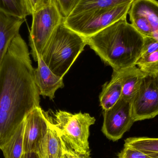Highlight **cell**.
<instances>
[{
    "mask_svg": "<svg viewBox=\"0 0 158 158\" xmlns=\"http://www.w3.org/2000/svg\"><path fill=\"white\" fill-rule=\"evenodd\" d=\"M40 94L27 43L18 34L0 66V149L33 109Z\"/></svg>",
    "mask_w": 158,
    "mask_h": 158,
    "instance_id": "cell-1",
    "label": "cell"
},
{
    "mask_svg": "<svg viewBox=\"0 0 158 158\" xmlns=\"http://www.w3.org/2000/svg\"><path fill=\"white\" fill-rule=\"evenodd\" d=\"M126 18L85 38L87 45L116 71L136 66L143 46L144 37Z\"/></svg>",
    "mask_w": 158,
    "mask_h": 158,
    "instance_id": "cell-2",
    "label": "cell"
},
{
    "mask_svg": "<svg viewBox=\"0 0 158 158\" xmlns=\"http://www.w3.org/2000/svg\"><path fill=\"white\" fill-rule=\"evenodd\" d=\"M86 45L85 38L63 22L48 41L41 57L55 75L63 78Z\"/></svg>",
    "mask_w": 158,
    "mask_h": 158,
    "instance_id": "cell-3",
    "label": "cell"
},
{
    "mask_svg": "<svg viewBox=\"0 0 158 158\" xmlns=\"http://www.w3.org/2000/svg\"><path fill=\"white\" fill-rule=\"evenodd\" d=\"M132 2L69 15L64 18L63 23L81 36L88 38L127 17Z\"/></svg>",
    "mask_w": 158,
    "mask_h": 158,
    "instance_id": "cell-4",
    "label": "cell"
},
{
    "mask_svg": "<svg viewBox=\"0 0 158 158\" xmlns=\"http://www.w3.org/2000/svg\"><path fill=\"white\" fill-rule=\"evenodd\" d=\"M55 127L64 142L72 149L82 154L90 152L88 138L90 127L94 124L95 118L88 113L72 114L57 110L54 114Z\"/></svg>",
    "mask_w": 158,
    "mask_h": 158,
    "instance_id": "cell-5",
    "label": "cell"
},
{
    "mask_svg": "<svg viewBox=\"0 0 158 158\" xmlns=\"http://www.w3.org/2000/svg\"><path fill=\"white\" fill-rule=\"evenodd\" d=\"M31 29L29 36L31 54L37 62L48 41L63 23L64 17L55 0L49 6L41 8L31 15Z\"/></svg>",
    "mask_w": 158,
    "mask_h": 158,
    "instance_id": "cell-6",
    "label": "cell"
},
{
    "mask_svg": "<svg viewBox=\"0 0 158 158\" xmlns=\"http://www.w3.org/2000/svg\"><path fill=\"white\" fill-rule=\"evenodd\" d=\"M102 132L107 138L116 142L122 138L135 122L131 111V102L121 98L113 107L103 110Z\"/></svg>",
    "mask_w": 158,
    "mask_h": 158,
    "instance_id": "cell-7",
    "label": "cell"
},
{
    "mask_svg": "<svg viewBox=\"0 0 158 158\" xmlns=\"http://www.w3.org/2000/svg\"><path fill=\"white\" fill-rule=\"evenodd\" d=\"M135 122L153 118L158 115V83L147 76L139 91L131 101Z\"/></svg>",
    "mask_w": 158,
    "mask_h": 158,
    "instance_id": "cell-8",
    "label": "cell"
},
{
    "mask_svg": "<svg viewBox=\"0 0 158 158\" xmlns=\"http://www.w3.org/2000/svg\"><path fill=\"white\" fill-rule=\"evenodd\" d=\"M131 24L143 36L158 39V2L134 0L128 12Z\"/></svg>",
    "mask_w": 158,
    "mask_h": 158,
    "instance_id": "cell-9",
    "label": "cell"
},
{
    "mask_svg": "<svg viewBox=\"0 0 158 158\" xmlns=\"http://www.w3.org/2000/svg\"><path fill=\"white\" fill-rule=\"evenodd\" d=\"M50 117L40 106L33 109L24 119V153L36 152L49 127Z\"/></svg>",
    "mask_w": 158,
    "mask_h": 158,
    "instance_id": "cell-10",
    "label": "cell"
},
{
    "mask_svg": "<svg viewBox=\"0 0 158 158\" xmlns=\"http://www.w3.org/2000/svg\"><path fill=\"white\" fill-rule=\"evenodd\" d=\"M38 67L34 69V79L40 95L53 99L56 92L64 86L63 78L54 74L41 57L37 60Z\"/></svg>",
    "mask_w": 158,
    "mask_h": 158,
    "instance_id": "cell-11",
    "label": "cell"
},
{
    "mask_svg": "<svg viewBox=\"0 0 158 158\" xmlns=\"http://www.w3.org/2000/svg\"><path fill=\"white\" fill-rule=\"evenodd\" d=\"M65 145L50 117L48 131L40 141L36 153L40 158H62Z\"/></svg>",
    "mask_w": 158,
    "mask_h": 158,
    "instance_id": "cell-12",
    "label": "cell"
},
{
    "mask_svg": "<svg viewBox=\"0 0 158 158\" xmlns=\"http://www.w3.org/2000/svg\"><path fill=\"white\" fill-rule=\"evenodd\" d=\"M25 19L12 16L0 12V66L7 49L19 30Z\"/></svg>",
    "mask_w": 158,
    "mask_h": 158,
    "instance_id": "cell-13",
    "label": "cell"
},
{
    "mask_svg": "<svg viewBox=\"0 0 158 158\" xmlns=\"http://www.w3.org/2000/svg\"><path fill=\"white\" fill-rule=\"evenodd\" d=\"M119 71L122 85L121 98L131 102L147 75L136 65Z\"/></svg>",
    "mask_w": 158,
    "mask_h": 158,
    "instance_id": "cell-14",
    "label": "cell"
},
{
    "mask_svg": "<svg viewBox=\"0 0 158 158\" xmlns=\"http://www.w3.org/2000/svg\"><path fill=\"white\" fill-rule=\"evenodd\" d=\"M122 85L119 71L113 70L110 81L103 86L99 96V103L103 110L109 109L121 98Z\"/></svg>",
    "mask_w": 158,
    "mask_h": 158,
    "instance_id": "cell-15",
    "label": "cell"
},
{
    "mask_svg": "<svg viewBox=\"0 0 158 158\" xmlns=\"http://www.w3.org/2000/svg\"><path fill=\"white\" fill-rule=\"evenodd\" d=\"M24 120L9 140L2 147L5 158H21L24 153Z\"/></svg>",
    "mask_w": 158,
    "mask_h": 158,
    "instance_id": "cell-16",
    "label": "cell"
},
{
    "mask_svg": "<svg viewBox=\"0 0 158 158\" xmlns=\"http://www.w3.org/2000/svg\"><path fill=\"white\" fill-rule=\"evenodd\" d=\"M134 0H78L69 15L83 12L114 7Z\"/></svg>",
    "mask_w": 158,
    "mask_h": 158,
    "instance_id": "cell-17",
    "label": "cell"
},
{
    "mask_svg": "<svg viewBox=\"0 0 158 158\" xmlns=\"http://www.w3.org/2000/svg\"><path fill=\"white\" fill-rule=\"evenodd\" d=\"M124 146L141 150L153 158H158V138L130 137L125 140Z\"/></svg>",
    "mask_w": 158,
    "mask_h": 158,
    "instance_id": "cell-18",
    "label": "cell"
},
{
    "mask_svg": "<svg viewBox=\"0 0 158 158\" xmlns=\"http://www.w3.org/2000/svg\"><path fill=\"white\" fill-rule=\"evenodd\" d=\"M0 12L25 19L30 15L26 0H0Z\"/></svg>",
    "mask_w": 158,
    "mask_h": 158,
    "instance_id": "cell-19",
    "label": "cell"
},
{
    "mask_svg": "<svg viewBox=\"0 0 158 158\" xmlns=\"http://www.w3.org/2000/svg\"><path fill=\"white\" fill-rule=\"evenodd\" d=\"M136 65L147 76L154 78L158 83V50L140 56Z\"/></svg>",
    "mask_w": 158,
    "mask_h": 158,
    "instance_id": "cell-20",
    "label": "cell"
},
{
    "mask_svg": "<svg viewBox=\"0 0 158 158\" xmlns=\"http://www.w3.org/2000/svg\"><path fill=\"white\" fill-rule=\"evenodd\" d=\"M118 158H153L141 150L127 146L118 155Z\"/></svg>",
    "mask_w": 158,
    "mask_h": 158,
    "instance_id": "cell-21",
    "label": "cell"
},
{
    "mask_svg": "<svg viewBox=\"0 0 158 158\" xmlns=\"http://www.w3.org/2000/svg\"><path fill=\"white\" fill-rule=\"evenodd\" d=\"M78 0H55L64 18L67 17L75 7Z\"/></svg>",
    "mask_w": 158,
    "mask_h": 158,
    "instance_id": "cell-22",
    "label": "cell"
},
{
    "mask_svg": "<svg viewBox=\"0 0 158 158\" xmlns=\"http://www.w3.org/2000/svg\"><path fill=\"white\" fill-rule=\"evenodd\" d=\"M158 50V39L152 37H144L142 56L152 53Z\"/></svg>",
    "mask_w": 158,
    "mask_h": 158,
    "instance_id": "cell-23",
    "label": "cell"
},
{
    "mask_svg": "<svg viewBox=\"0 0 158 158\" xmlns=\"http://www.w3.org/2000/svg\"><path fill=\"white\" fill-rule=\"evenodd\" d=\"M27 6L30 15L41 8L49 6L52 0H26Z\"/></svg>",
    "mask_w": 158,
    "mask_h": 158,
    "instance_id": "cell-24",
    "label": "cell"
},
{
    "mask_svg": "<svg viewBox=\"0 0 158 158\" xmlns=\"http://www.w3.org/2000/svg\"><path fill=\"white\" fill-rule=\"evenodd\" d=\"M64 152L69 158H92L90 156V151L85 154L79 153L72 149L66 144L65 147Z\"/></svg>",
    "mask_w": 158,
    "mask_h": 158,
    "instance_id": "cell-25",
    "label": "cell"
},
{
    "mask_svg": "<svg viewBox=\"0 0 158 158\" xmlns=\"http://www.w3.org/2000/svg\"><path fill=\"white\" fill-rule=\"evenodd\" d=\"M21 158H40L37 153L35 152H24Z\"/></svg>",
    "mask_w": 158,
    "mask_h": 158,
    "instance_id": "cell-26",
    "label": "cell"
},
{
    "mask_svg": "<svg viewBox=\"0 0 158 158\" xmlns=\"http://www.w3.org/2000/svg\"><path fill=\"white\" fill-rule=\"evenodd\" d=\"M62 158H69L67 156L66 154V153H64V156H63V157H62Z\"/></svg>",
    "mask_w": 158,
    "mask_h": 158,
    "instance_id": "cell-27",
    "label": "cell"
}]
</instances>
